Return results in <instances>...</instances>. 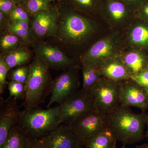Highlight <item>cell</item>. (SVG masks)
Segmentation results:
<instances>
[{
	"label": "cell",
	"mask_w": 148,
	"mask_h": 148,
	"mask_svg": "<svg viewBox=\"0 0 148 148\" xmlns=\"http://www.w3.org/2000/svg\"><path fill=\"white\" fill-rule=\"evenodd\" d=\"M10 22L25 21L30 22L31 17L21 5H17L8 14Z\"/></svg>",
	"instance_id": "obj_29"
},
{
	"label": "cell",
	"mask_w": 148,
	"mask_h": 148,
	"mask_svg": "<svg viewBox=\"0 0 148 148\" xmlns=\"http://www.w3.org/2000/svg\"><path fill=\"white\" fill-rule=\"evenodd\" d=\"M130 80L120 82V105L136 107L145 112L148 110V92Z\"/></svg>",
	"instance_id": "obj_11"
},
{
	"label": "cell",
	"mask_w": 148,
	"mask_h": 148,
	"mask_svg": "<svg viewBox=\"0 0 148 148\" xmlns=\"http://www.w3.org/2000/svg\"><path fill=\"white\" fill-rule=\"evenodd\" d=\"M29 72V64L18 66L9 71L8 74L7 79L25 84L28 79Z\"/></svg>",
	"instance_id": "obj_26"
},
{
	"label": "cell",
	"mask_w": 148,
	"mask_h": 148,
	"mask_svg": "<svg viewBox=\"0 0 148 148\" xmlns=\"http://www.w3.org/2000/svg\"><path fill=\"white\" fill-rule=\"evenodd\" d=\"M27 148H46L40 140H34L29 138Z\"/></svg>",
	"instance_id": "obj_35"
},
{
	"label": "cell",
	"mask_w": 148,
	"mask_h": 148,
	"mask_svg": "<svg viewBox=\"0 0 148 148\" xmlns=\"http://www.w3.org/2000/svg\"><path fill=\"white\" fill-rule=\"evenodd\" d=\"M10 70L6 64L0 58V94L1 96L8 85L6 79Z\"/></svg>",
	"instance_id": "obj_30"
},
{
	"label": "cell",
	"mask_w": 148,
	"mask_h": 148,
	"mask_svg": "<svg viewBox=\"0 0 148 148\" xmlns=\"http://www.w3.org/2000/svg\"><path fill=\"white\" fill-rule=\"evenodd\" d=\"M59 11L57 5L49 10L41 12L31 16L29 22L34 40H45L55 34Z\"/></svg>",
	"instance_id": "obj_9"
},
{
	"label": "cell",
	"mask_w": 148,
	"mask_h": 148,
	"mask_svg": "<svg viewBox=\"0 0 148 148\" xmlns=\"http://www.w3.org/2000/svg\"><path fill=\"white\" fill-rule=\"evenodd\" d=\"M29 46L25 42L14 34L8 32H4L0 36V52H6L22 47Z\"/></svg>",
	"instance_id": "obj_22"
},
{
	"label": "cell",
	"mask_w": 148,
	"mask_h": 148,
	"mask_svg": "<svg viewBox=\"0 0 148 148\" xmlns=\"http://www.w3.org/2000/svg\"><path fill=\"white\" fill-rule=\"evenodd\" d=\"M74 10L91 16L100 14L103 0H58Z\"/></svg>",
	"instance_id": "obj_18"
},
{
	"label": "cell",
	"mask_w": 148,
	"mask_h": 148,
	"mask_svg": "<svg viewBox=\"0 0 148 148\" xmlns=\"http://www.w3.org/2000/svg\"><path fill=\"white\" fill-rule=\"evenodd\" d=\"M81 148H85L84 147H83Z\"/></svg>",
	"instance_id": "obj_43"
},
{
	"label": "cell",
	"mask_w": 148,
	"mask_h": 148,
	"mask_svg": "<svg viewBox=\"0 0 148 148\" xmlns=\"http://www.w3.org/2000/svg\"><path fill=\"white\" fill-rule=\"evenodd\" d=\"M78 69V66L65 70L53 80V90L47 108L54 103L60 104L79 90Z\"/></svg>",
	"instance_id": "obj_10"
},
{
	"label": "cell",
	"mask_w": 148,
	"mask_h": 148,
	"mask_svg": "<svg viewBox=\"0 0 148 148\" xmlns=\"http://www.w3.org/2000/svg\"><path fill=\"white\" fill-rule=\"evenodd\" d=\"M50 1H51V2H54V1H55L56 0H50Z\"/></svg>",
	"instance_id": "obj_42"
},
{
	"label": "cell",
	"mask_w": 148,
	"mask_h": 148,
	"mask_svg": "<svg viewBox=\"0 0 148 148\" xmlns=\"http://www.w3.org/2000/svg\"><path fill=\"white\" fill-rule=\"evenodd\" d=\"M124 64L131 75L138 74L146 69L144 58L139 53L135 52L129 53L125 56Z\"/></svg>",
	"instance_id": "obj_24"
},
{
	"label": "cell",
	"mask_w": 148,
	"mask_h": 148,
	"mask_svg": "<svg viewBox=\"0 0 148 148\" xmlns=\"http://www.w3.org/2000/svg\"><path fill=\"white\" fill-rule=\"evenodd\" d=\"M146 125L147 126V130L146 132L145 137L147 138L148 142V114H147V118H146Z\"/></svg>",
	"instance_id": "obj_38"
},
{
	"label": "cell",
	"mask_w": 148,
	"mask_h": 148,
	"mask_svg": "<svg viewBox=\"0 0 148 148\" xmlns=\"http://www.w3.org/2000/svg\"><path fill=\"white\" fill-rule=\"evenodd\" d=\"M27 46L0 53V58L6 64L10 71L18 66L29 65L34 53Z\"/></svg>",
	"instance_id": "obj_15"
},
{
	"label": "cell",
	"mask_w": 148,
	"mask_h": 148,
	"mask_svg": "<svg viewBox=\"0 0 148 148\" xmlns=\"http://www.w3.org/2000/svg\"><path fill=\"white\" fill-rule=\"evenodd\" d=\"M120 82L101 78L89 93L94 110L108 114L120 105Z\"/></svg>",
	"instance_id": "obj_6"
},
{
	"label": "cell",
	"mask_w": 148,
	"mask_h": 148,
	"mask_svg": "<svg viewBox=\"0 0 148 148\" xmlns=\"http://www.w3.org/2000/svg\"><path fill=\"white\" fill-rule=\"evenodd\" d=\"M0 148L5 143L10 130L17 124L21 111L14 97L0 98Z\"/></svg>",
	"instance_id": "obj_12"
},
{
	"label": "cell",
	"mask_w": 148,
	"mask_h": 148,
	"mask_svg": "<svg viewBox=\"0 0 148 148\" xmlns=\"http://www.w3.org/2000/svg\"><path fill=\"white\" fill-rule=\"evenodd\" d=\"M127 5L136 10L144 0H120Z\"/></svg>",
	"instance_id": "obj_36"
},
{
	"label": "cell",
	"mask_w": 148,
	"mask_h": 148,
	"mask_svg": "<svg viewBox=\"0 0 148 148\" xmlns=\"http://www.w3.org/2000/svg\"><path fill=\"white\" fill-rule=\"evenodd\" d=\"M17 5H21L27 0H13Z\"/></svg>",
	"instance_id": "obj_37"
},
{
	"label": "cell",
	"mask_w": 148,
	"mask_h": 148,
	"mask_svg": "<svg viewBox=\"0 0 148 148\" xmlns=\"http://www.w3.org/2000/svg\"><path fill=\"white\" fill-rule=\"evenodd\" d=\"M108 116L109 130L116 141L124 145L133 144L145 138V112L135 113L130 107L119 105Z\"/></svg>",
	"instance_id": "obj_2"
},
{
	"label": "cell",
	"mask_w": 148,
	"mask_h": 148,
	"mask_svg": "<svg viewBox=\"0 0 148 148\" xmlns=\"http://www.w3.org/2000/svg\"><path fill=\"white\" fill-rule=\"evenodd\" d=\"M134 148H148V144L136 146Z\"/></svg>",
	"instance_id": "obj_39"
},
{
	"label": "cell",
	"mask_w": 148,
	"mask_h": 148,
	"mask_svg": "<svg viewBox=\"0 0 148 148\" xmlns=\"http://www.w3.org/2000/svg\"><path fill=\"white\" fill-rule=\"evenodd\" d=\"M98 68L101 75L118 82L130 79L131 75L124 63L119 61H104Z\"/></svg>",
	"instance_id": "obj_17"
},
{
	"label": "cell",
	"mask_w": 148,
	"mask_h": 148,
	"mask_svg": "<svg viewBox=\"0 0 148 148\" xmlns=\"http://www.w3.org/2000/svg\"><path fill=\"white\" fill-rule=\"evenodd\" d=\"M113 45L108 40H100L91 46L80 59L82 65L98 66L108 58L113 51Z\"/></svg>",
	"instance_id": "obj_14"
},
{
	"label": "cell",
	"mask_w": 148,
	"mask_h": 148,
	"mask_svg": "<svg viewBox=\"0 0 148 148\" xmlns=\"http://www.w3.org/2000/svg\"><path fill=\"white\" fill-rule=\"evenodd\" d=\"M40 140L46 148H81L84 147L69 125L64 123Z\"/></svg>",
	"instance_id": "obj_13"
},
{
	"label": "cell",
	"mask_w": 148,
	"mask_h": 148,
	"mask_svg": "<svg viewBox=\"0 0 148 148\" xmlns=\"http://www.w3.org/2000/svg\"><path fill=\"white\" fill-rule=\"evenodd\" d=\"M10 21L8 14L0 11V34L7 32Z\"/></svg>",
	"instance_id": "obj_33"
},
{
	"label": "cell",
	"mask_w": 148,
	"mask_h": 148,
	"mask_svg": "<svg viewBox=\"0 0 148 148\" xmlns=\"http://www.w3.org/2000/svg\"><path fill=\"white\" fill-rule=\"evenodd\" d=\"M7 86L10 92V97H14L16 100L25 99V84L15 81L10 80L8 82Z\"/></svg>",
	"instance_id": "obj_27"
},
{
	"label": "cell",
	"mask_w": 148,
	"mask_h": 148,
	"mask_svg": "<svg viewBox=\"0 0 148 148\" xmlns=\"http://www.w3.org/2000/svg\"><path fill=\"white\" fill-rule=\"evenodd\" d=\"M136 10L140 16L148 18V0H144Z\"/></svg>",
	"instance_id": "obj_34"
},
{
	"label": "cell",
	"mask_w": 148,
	"mask_h": 148,
	"mask_svg": "<svg viewBox=\"0 0 148 148\" xmlns=\"http://www.w3.org/2000/svg\"><path fill=\"white\" fill-rule=\"evenodd\" d=\"M116 140L109 130L96 135L84 146L85 148H113Z\"/></svg>",
	"instance_id": "obj_21"
},
{
	"label": "cell",
	"mask_w": 148,
	"mask_h": 148,
	"mask_svg": "<svg viewBox=\"0 0 148 148\" xmlns=\"http://www.w3.org/2000/svg\"><path fill=\"white\" fill-rule=\"evenodd\" d=\"M130 79L134 81L148 92V70L147 69L130 77Z\"/></svg>",
	"instance_id": "obj_31"
},
{
	"label": "cell",
	"mask_w": 148,
	"mask_h": 148,
	"mask_svg": "<svg viewBox=\"0 0 148 148\" xmlns=\"http://www.w3.org/2000/svg\"><path fill=\"white\" fill-rule=\"evenodd\" d=\"M60 106L47 109L38 107L24 109L17 124L30 139L40 140L57 129L59 123Z\"/></svg>",
	"instance_id": "obj_4"
},
{
	"label": "cell",
	"mask_w": 148,
	"mask_h": 148,
	"mask_svg": "<svg viewBox=\"0 0 148 148\" xmlns=\"http://www.w3.org/2000/svg\"><path fill=\"white\" fill-rule=\"evenodd\" d=\"M57 5L59 17L56 32L44 41L59 48L76 61L78 56L81 58L86 52L85 48L95 33V24L90 18L61 2Z\"/></svg>",
	"instance_id": "obj_1"
},
{
	"label": "cell",
	"mask_w": 148,
	"mask_h": 148,
	"mask_svg": "<svg viewBox=\"0 0 148 148\" xmlns=\"http://www.w3.org/2000/svg\"><path fill=\"white\" fill-rule=\"evenodd\" d=\"M30 46L34 54L42 58L49 69L64 71L78 66L76 61L69 57L60 48L45 41L34 40Z\"/></svg>",
	"instance_id": "obj_7"
},
{
	"label": "cell",
	"mask_w": 148,
	"mask_h": 148,
	"mask_svg": "<svg viewBox=\"0 0 148 148\" xmlns=\"http://www.w3.org/2000/svg\"><path fill=\"white\" fill-rule=\"evenodd\" d=\"M29 138L17 125L10 130L5 143L1 148H27Z\"/></svg>",
	"instance_id": "obj_19"
},
{
	"label": "cell",
	"mask_w": 148,
	"mask_h": 148,
	"mask_svg": "<svg viewBox=\"0 0 148 148\" xmlns=\"http://www.w3.org/2000/svg\"><path fill=\"white\" fill-rule=\"evenodd\" d=\"M59 105L60 124H71L83 114L94 110L90 94L82 89L66 98Z\"/></svg>",
	"instance_id": "obj_8"
},
{
	"label": "cell",
	"mask_w": 148,
	"mask_h": 148,
	"mask_svg": "<svg viewBox=\"0 0 148 148\" xmlns=\"http://www.w3.org/2000/svg\"><path fill=\"white\" fill-rule=\"evenodd\" d=\"M17 5L13 0H0V11L9 14Z\"/></svg>",
	"instance_id": "obj_32"
},
{
	"label": "cell",
	"mask_w": 148,
	"mask_h": 148,
	"mask_svg": "<svg viewBox=\"0 0 148 148\" xmlns=\"http://www.w3.org/2000/svg\"><path fill=\"white\" fill-rule=\"evenodd\" d=\"M145 69H147V70H148V63L147 64V66H146Z\"/></svg>",
	"instance_id": "obj_40"
},
{
	"label": "cell",
	"mask_w": 148,
	"mask_h": 148,
	"mask_svg": "<svg viewBox=\"0 0 148 148\" xmlns=\"http://www.w3.org/2000/svg\"><path fill=\"white\" fill-rule=\"evenodd\" d=\"M50 0H27L21 5L30 17L36 14L49 10L53 5Z\"/></svg>",
	"instance_id": "obj_25"
},
{
	"label": "cell",
	"mask_w": 148,
	"mask_h": 148,
	"mask_svg": "<svg viewBox=\"0 0 148 148\" xmlns=\"http://www.w3.org/2000/svg\"><path fill=\"white\" fill-rule=\"evenodd\" d=\"M82 69L83 79L82 89L89 94L102 78V75L96 66L82 65Z\"/></svg>",
	"instance_id": "obj_20"
},
{
	"label": "cell",
	"mask_w": 148,
	"mask_h": 148,
	"mask_svg": "<svg viewBox=\"0 0 148 148\" xmlns=\"http://www.w3.org/2000/svg\"><path fill=\"white\" fill-rule=\"evenodd\" d=\"M132 41L138 44L144 45L148 42V29L143 26L135 27L131 34Z\"/></svg>",
	"instance_id": "obj_28"
},
{
	"label": "cell",
	"mask_w": 148,
	"mask_h": 148,
	"mask_svg": "<svg viewBox=\"0 0 148 148\" xmlns=\"http://www.w3.org/2000/svg\"><path fill=\"white\" fill-rule=\"evenodd\" d=\"M136 10L120 0H103L100 14L114 21H119Z\"/></svg>",
	"instance_id": "obj_16"
},
{
	"label": "cell",
	"mask_w": 148,
	"mask_h": 148,
	"mask_svg": "<svg viewBox=\"0 0 148 148\" xmlns=\"http://www.w3.org/2000/svg\"><path fill=\"white\" fill-rule=\"evenodd\" d=\"M7 31L20 37L29 46L34 40L29 22L27 21L10 22Z\"/></svg>",
	"instance_id": "obj_23"
},
{
	"label": "cell",
	"mask_w": 148,
	"mask_h": 148,
	"mask_svg": "<svg viewBox=\"0 0 148 148\" xmlns=\"http://www.w3.org/2000/svg\"><path fill=\"white\" fill-rule=\"evenodd\" d=\"M29 67V76L25 84L26 95L21 105L24 109L37 108L45 103L53 90V80L42 58L34 54Z\"/></svg>",
	"instance_id": "obj_3"
},
{
	"label": "cell",
	"mask_w": 148,
	"mask_h": 148,
	"mask_svg": "<svg viewBox=\"0 0 148 148\" xmlns=\"http://www.w3.org/2000/svg\"><path fill=\"white\" fill-rule=\"evenodd\" d=\"M69 125L84 147L96 135L109 130L108 114L92 110L83 114Z\"/></svg>",
	"instance_id": "obj_5"
},
{
	"label": "cell",
	"mask_w": 148,
	"mask_h": 148,
	"mask_svg": "<svg viewBox=\"0 0 148 148\" xmlns=\"http://www.w3.org/2000/svg\"><path fill=\"white\" fill-rule=\"evenodd\" d=\"M113 148H116V146H115V147H114ZM121 148H126L125 147V146H123V147H122Z\"/></svg>",
	"instance_id": "obj_41"
}]
</instances>
